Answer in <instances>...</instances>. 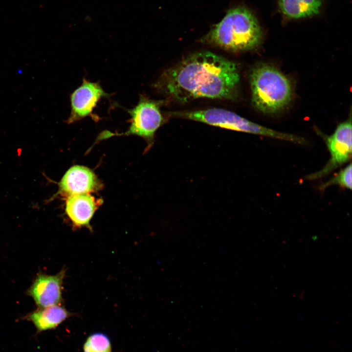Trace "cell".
Listing matches in <instances>:
<instances>
[{
    "label": "cell",
    "instance_id": "cell-12",
    "mask_svg": "<svg viewBox=\"0 0 352 352\" xmlns=\"http://www.w3.org/2000/svg\"><path fill=\"white\" fill-rule=\"evenodd\" d=\"M282 13L289 19H299L319 13L321 0H279Z\"/></svg>",
    "mask_w": 352,
    "mask_h": 352
},
{
    "label": "cell",
    "instance_id": "cell-7",
    "mask_svg": "<svg viewBox=\"0 0 352 352\" xmlns=\"http://www.w3.org/2000/svg\"><path fill=\"white\" fill-rule=\"evenodd\" d=\"M109 97L98 82H93L84 78L81 85L70 95V112L66 123L71 124L87 117L94 121L99 117L93 110L103 98Z\"/></svg>",
    "mask_w": 352,
    "mask_h": 352
},
{
    "label": "cell",
    "instance_id": "cell-11",
    "mask_svg": "<svg viewBox=\"0 0 352 352\" xmlns=\"http://www.w3.org/2000/svg\"><path fill=\"white\" fill-rule=\"evenodd\" d=\"M70 314L60 305L39 308L28 313L24 319L31 322L36 329L37 333L52 330L57 327Z\"/></svg>",
    "mask_w": 352,
    "mask_h": 352
},
{
    "label": "cell",
    "instance_id": "cell-9",
    "mask_svg": "<svg viewBox=\"0 0 352 352\" xmlns=\"http://www.w3.org/2000/svg\"><path fill=\"white\" fill-rule=\"evenodd\" d=\"M102 184L89 168L75 165L64 175L59 184V193L64 196L89 194L99 190Z\"/></svg>",
    "mask_w": 352,
    "mask_h": 352
},
{
    "label": "cell",
    "instance_id": "cell-3",
    "mask_svg": "<svg viewBox=\"0 0 352 352\" xmlns=\"http://www.w3.org/2000/svg\"><path fill=\"white\" fill-rule=\"evenodd\" d=\"M249 80L252 103L259 111L274 114L290 102V82L274 66L264 63L257 65L250 71Z\"/></svg>",
    "mask_w": 352,
    "mask_h": 352
},
{
    "label": "cell",
    "instance_id": "cell-10",
    "mask_svg": "<svg viewBox=\"0 0 352 352\" xmlns=\"http://www.w3.org/2000/svg\"><path fill=\"white\" fill-rule=\"evenodd\" d=\"M102 203L90 194H80L67 197L66 212L74 228L85 227L91 230L90 221Z\"/></svg>",
    "mask_w": 352,
    "mask_h": 352
},
{
    "label": "cell",
    "instance_id": "cell-13",
    "mask_svg": "<svg viewBox=\"0 0 352 352\" xmlns=\"http://www.w3.org/2000/svg\"><path fill=\"white\" fill-rule=\"evenodd\" d=\"M84 352H111V345L108 336L102 332L91 334L83 346Z\"/></svg>",
    "mask_w": 352,
    "mask_h": 352
},
{
    "label": "cell",
    "instance_id": "cell-5",
    "mask_svg": "<svg viewBox=\"0 0 352 352\" xmlns=\"http://www.w3.org/2000/svg\"><path fill=\"white\" fill-rule=\"evenodd\" d=\"M161 105L160 101L150 99L144 95H140L137 105L132 109L127 110L131 116L128 129L121 133L105 131L99 135L97 140L99 141L115 135H135L143 138L149 145H152L156 131L163 122L160 110Z\"/></svg>",
    "mask_w": 352,
    "mask_h": 352
},
{
    "label": "cell",
    "instance_id": "cell-14",
    "mask_svg": "<svg viewBox=\"0 0 352 352\" xmlns=\"http://www.w3.org/2000/svg\"><path fill=\"white\" fill-rule=\"evenodd\" d=\"M352 168L350 162L329 180L319 186L320 190L324 191L331 185H337L341 188L352 189Z\"/></svg>",
    "mask_w": 352,
    "mask_h": 352
},
{
    "label": "cell",
    "instance_id": "cell-1",
    "mask_svg": "<svg viewBox=\"0 0 352 352\" xmlns=\"http://www.w3.org/2000/svg\"><path fill=\"white\" fill-rule=\"evenodd\" d=\"M240 76L234 62L209 51L195 52L165 70L154 87L185 103L199 98L235 100Z\"/></svg>",
    "mask_w": 352,
    "mask_h": 352
},
{
    "label": "cell",
    "instance_id": "cell-6",
    "mask_svg": "<svg viewBox=\"0 0 352 352\" xmlns=\"http://www.w3.org/2000/svg\"><path fill=\"white\" fill-rule=\"evenodd\" d=\"M352 134L350 116L348 120L338 125L331 135L324 136L330 154V158L322 169L307 176L306 179L314 180L322 178L350 161L352 158Z\"/></svg>",
    "mask_w": 352,
    "mask_h": 352
},
{
    "label": "cell",
    "instance_id": "cell-4",
    "mask_svg": "<svg viewBox=\"0 0 352 352\" xmlns=\"http://www.w3.org/2000/svg\"><path fill=\"white\" fill-rule=\"evenodd\" d=\"M172 115L211 126L283 140L301 145L307 141L294 134L279 132L249 121L232 111L220 108L172 112Z\"/></svg>",
    "mask_w": 352,
    "mask_h": 352
},
{
    "label": "cell",
    "instance_id": "cell-8",
    "mask_svg": "<svg viewBox=\"0 0 352 352\" xmlns=\"http://www.w3.org/2000/svg\"><path fill=\"white\" fill-rule=\"evenodd\" d=\"M66 271L63 269L54 275L41 272L37 274L26 294L33 299L39 308L60 305L62 302L63 283Z\"/></svg>",
    "mask_w": 352,
    "mask_h": 352
},
{
    "label": "cell",
    "instance_id": "cell-2",
    "mask_svg": "<svg viewBox=\"0 0 352 352\" xmlns=\"http://www.w3.org/2000/svg\"><path fill=\"white\" fill-rule=\"evenodd\" d=\"M262 39V31L253 14L247 8L229 9L223 18L201 42L231 52L253 49Z\"/></svg>",
    "mask_w": 352,
    "mask_h": 352
}]
</instances>
